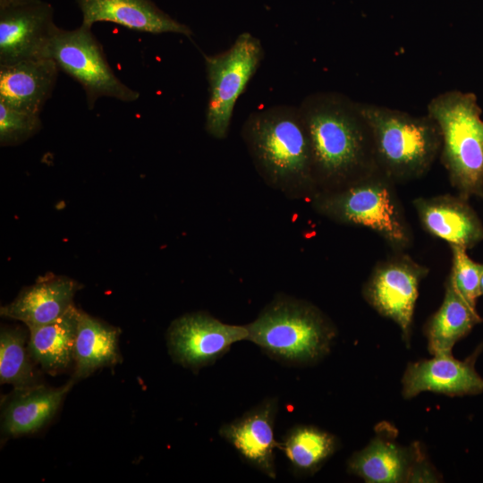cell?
<instances>
[{"label": "cell", "instance_id": "603a6c76", "mask_svg": "<svg viewBox=\"0 0 483 483\" xmlns=\"http://www.w3.org/2000/svg\"><path fill=\"white\" fill-rule=\"evenodd\" d=\"M336 437L312 425H296L287 431L279 447L300 475L318 471L337 448Z\"/></svg>", "mask_w": 483, "mask_h": 483}, {"label": "cell", "instance_id": "3957f363", "mask_svg": "<svg viewBox=\"0 0 483 483\" xmlns=\"http://www.w3.org/2000/svg\"><path fill=\"white\" fill-rule=\"evenodd\" d=\"M395 184L377 169L343 188L317 192L311 206L334 222L375 232L394 252L404 251L412 245L413 233Z\"/></svg>", "mask_w": 483, "mask_h": 483}, {"label": "cell", "instance_id": "e0dca14e", "mask_svg": "<svg viewBox=\"0 0 483 483\" xmlns=\"http://www.w3.org/2000/svg\"><path fill=\"white\" fill-rule=\"evenodd\" d=\"M79 284L60 275H45L24 288L10 304L1 308L2 316L23 322L28 328L51 323L73 306Z\"/></svg>", "mask_w": 483, "mask_h": 483}, {"label": "cell", "instance_id": "7a4b0ae2", "mask_svg": "<svg viewBox=\"0 0 483 483\" xmlns=\"http://www.w3.org/2000/svg\"><path fill=\"white\" fill-rule=\"evenodd\" d=\"M242 135L265 181L292 197L317 192L311 150L299 106L279 105L251 113Z\"/></svg>", "mask_w": 483, "mask_h": 483}, {"label": "cell", "instance_id": "8fae6325", "mask_svg": "<svg viewBox=\"0 0 483 483\" xmlns=\"http://www.w3.org/2000/svg\"><path fill=\"white\" fill-rule=\"evenodd\" d=\"M57 29L42 0L0 8V65L47 58Z\"/></svg>", "mask_w": 483, "mask_h": 483}, {"label": "cell", "instance_id": "7c38bea8", "mask_svg": "<svg viewBox=\"0 0 483 483\" xmlns=\"http://www.w3.org/2000/svg\"><path fill=\"white\" fill-rule=\"evenodd\" d=\"M277 411V398H267L219 428V435L246 462L272 479L276 477L274 450L279 447L274 436Z\"/></svg>", "mask_w": 483, "mask_h": 483}, {"label": "cell", "instance_id": "4316f807", "mask_svg": "<svg viewBox=\"0 0 483 483\" xmlns=\"http://www.w3.org/2000/svg\"><path fill=\"white\" fill-rule=\"evenodd\" d=\"M39 0H0V8L35 2Z\"/></svg>", "mask_w": 483, "mask_h": 483}, {"label": "cell", "instance_id": "ffe728a7", "mask_svg": "<svg viewBox=\"0 0 483 483\" xmlns=\"http://www.w3.org/2000/svg\"><path fill=\"white\" fill-rule=\"evenodd\" d=\"M481 321L476 309L459 295L447 279L443 303L425 326L429 352L433 356L451 355L454 343Z\"/></svg>", "mask_w": 483, "mask_h": 483}, {"label": "cell", "instance_id": "30bf717a", "mask_svg": "<svg viewBox=\"0 0 483 483\" xmlns=\"http://www.w3.org/2000/svg\"><path fill=\"white\" fill-rule=\"evenodd\" d=\"M248 335L246 325L225 324L207 312H195L172 322L167 345L174 362L197 370L213 364Z\"/></svg>", "mask_w": 483, "mask_h": 483}, {"label": "cell", "instance_id": "83f0119b", "mask_svg": "<svg viewBox=\"0 0 483 483\" xmlns=\"http://www.w3.org/2000/svg\"><path fill=\"white\" fill-rule=\"evenodd\" d=\"M480 291H481V294L483 295V273H482L481 281H480Z\"/></svg>", "mask_w": 483, "mask_h": 483}, {"label": "cell", "instance_id": "2e32d148", "mask_svg": "<svg viewBox=\"0 0 483 483\" xmlns=\"http://www.w3.org/2000/svg\"><path fill=\"white\" fill-rule=\"evenodd\" d=\"M59 68L50 58L0 65V102L40 114L54 90Z\"/></svg>", "mask_w": 483, "mask_h": 483}, {"label": "cell", "instance_id": "7402d4cb", "mask_svg": "<svg viewBox=\"0 0 483 483\" xmlns=\"http://www.w3.org/2000/svg\"><path fill=\"white\" fill-rule=\"evenodd\" d=\"M118 330L80 310L73 350L75 380L118 361Z\"/></svg>", "mask_w": 483, "mask_h": 483}, {"label": "cell", "instance_id": "484cf974", "mask_svg": "<svg viewBox=\"0 0 483 483\" xmlns=\"http://www.w3.org/2000/svg\"><path fill=\"white\" fill-rule=\"evenodd\" d=\"M42 126L39 114L16 110L0 102V144H21L34 136Z\"/></svg>", "mask_w": 483, "mask_h": 483}, {"label": "cell", "instance_id": "277c9868", "mask_svg": "<svg viewBox=\"0 0 483 483\" xmlns=\"http://www.w3.org/2000/svg\"><path fill=\"white\" fill-rule=\"evenodd\" d=\"M249 341L272 359L291 366L324 358L336 336L333 322L316 306L278 295L246 325Z\"/></svg>", "mask_w": 483, "mask_h": 483}, {"label": "cell", "instance_id": "9a60e30c", "mask_svg": "<svg viewBox=\"0 0 483 483\" xmlns=\"http://www.w3.org/2000/svg\"><path fill=\"white\" fill-rule=\"evenodd\" d=\"M82 24L110 21L132 30L152 34L175 33L191 37L192 30L174 19L151 0H75Z\"/></svg>", "mask_w": 483, "mask_h": 483}, {"label": "cell", "instance_id": "d6986e66", "mask_svg": "<svg viewBox=\"0 0 483 483\" xmlns=\"http://www.w3.org/2000/svg\"><path fill=\"white\" fill-rule=\"evenodd\" d=\"M76 380L58 388L31 386L15 389L3 413L4 434L17 436L40 429L56 412Z\"/></svg>", "mask_w": 483, "mask_h": 483}, {"label": "cell", "instance_id": "5b68a950", "mask_svg": "<svg viewBox=\"0 0 483 483\" xmlns=\"http://www.w3.org/2000/svg\"><path fill=\"white\" fill-rule=\"evenodd\" d=\"M373 137L377 167L395 183L425 175L440 154L441 133L427 114L359 102Z\"/></svg>", "mask_w": 483, "mask_h": 483}, {"label": "cell", "instance_id": "cb8c5ba5", "mask_svg": "<svg viewBox=\"0 0 483 483\" xmlns=\"http://www.w3.org/2000/svg\"><path fill=\"white\" fill-rule=\"evenodd\" d=\"M26 336L18 328L2 327L0 334V382L15 389L34 386L32 364L25 348Z\"/></svg>", "mask_w": 483, "mask_h": 483}, {"label": "cell", "instance_id": "d4e9b609", "mask_svg": "<svg viewBox=\"0 0 483 483\" xmlns=\"http://www.w3.org/2000/svg\"><path fill=\"white\" fill-rule=\"evenodd\" d=\"M452 268L448 280L459 295L476 309L477 299L481 296L480 281L483 264L471 259L467 250L451 245Z\"/></svg>", "mask_w": 483, "mask_h": 483}, {"label": "cell", "instance_id": "52a82bcc", "mask_svg": "<svg viewBox=\"0 0 483 483\" xmlns=\"http://www.w3.org/2000/svg\"><path fill=\"white\" fill-rule=\"evenodd\" d=\"M264 56L260 40L240 34L225 51L204 55L208 82L205 129L215 139L227 137L237 99L256 73Z\"/></svg>", "mask_w": 483, "mask_h": 483}, {"label": "cell", "instance_id": "8992f818", "mask_svg": "<svg viewBox=\"0 0 483 483\" xmlns=\"http://www.w3.org/2000/svg\"><path fill=\"white\" fill-rule=\"evenodd\" d=\"M428 114L441 133L440 160L458 195L483 199L482 110L472 92L448 90L434 97Z\"/></svg>", "mask_w": 483, "mask_h": 483}, {"label": "cell", "instance_id": "9c48e42d", "mask_svg": "<svg viewBox=\"0 0 483 483\" xmlns=\"http://www.w3.org/2000/svg\"><path fill=\"white\" fill-rule=\"evenodd\" d=\"M429 269L403 251L378 262L363 285L367 302L380 315L394 320L409 344L420 282Z\"/></svg>", "mask_w": 483, "mask_h": 483}, {"label": "cell", "instance_id": "6da1fadb", "mask_svg": "<svg viewBox=\"0 0 483 483\" xmlns=\"http://www.w3.org/2000/svg\"><path fill=\"white\" fill-rule=\"evenodd\" d=\"M299 109L309 136L317 192L343 188L379 169L359 102L337 92H317L307 96Z\"/></svg>", "mask_w": 483, "mask_h": 483}, {"label": "cell", "instance_id": "44dd1931", "mask_svg": "<svg viewBox=\"0 0 483 483\" xmlns=\"http://www.w3.org/2000/svg\"><path fill=\"white\" fill-rule=\"evenodd\" d=\"M79 311L73 305L58 319L29 328L30 353L47 373L64 370L73 360Z\"/></svg>", "mask_w": 483, "mask_h": 483}, {"label": "cell", "instance_id": "ac0fdd59", "mask_svg": "<svg viewBox=\"0 0 483 483\" xmlns=\"http://www.w3.org/2000/svg\"><path fill=\"white\" fill-rule=\"evenodd\" d=\"M422 462L418 450L409 451L394 441L393 435H377L348 462V471L367 482L392 483L421 479Z\"/></svg>", "mask_w": 483, "mask_h": 483}, {"label": "cell", "instance_id": "4fadbf2b", "mask_svg": "<svg viewBox=\"0 0 483 483\" xmlns=\"http://www.w3.org/2000/svg\"><path fill=\"white\" fill-rule=\"evenodd\" d=\"M423 229L449 245L472 249L483 241V224L468 199L443 194L412 201Z\"/></svg>", "mask_w": 483, "mask_h": 483}, {"label": "cell", "instance_id": "5bb4252c", "mask_svg": "<svg viewBox=\"0 0 483 483\" xmlns=\"http://www.w3.org/2000/svg\"><path fill=\"white\" fill-rule=\"evenodd\" d=\"M475 357L458 360L451 354L410 363L402 380V395L409 399L424 391L451 396L483 392V378L474 368Z\"/></svg>", "mask_w": 483, "mask_h": 483}, {"label": "cell", "instance_id": "ba28073f", "mask_svg": "<svg viewBox=\"0 0 483 483\" xmlns=\"http://www.w3.org/2000/svg\"><path fill=\"white\" fill-rule=\"evenodd\" d=\"M47 58L81 85L89 109H93L102 97L123 102H133L140 97L138 91L115 75L91 27L81 23L72 30L58 28L50 43Z\"/></svg>", "mask_w": 483, "mask_h": 483}]
</instances>
